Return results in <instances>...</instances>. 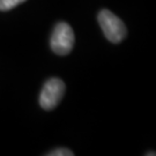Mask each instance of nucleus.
<instances>
[{
    "label": "nucleus",
    "instance_id": "nucleus-1",
    "mask_svg": "<svg viewBox=\"0 0 156 156\" xmlns=\"http://www.w3.org/2000/svg\"><path fill=\"white\" fill-rule=\"evenodd\" d=\"M98 23L106 38L112 43H120L126 37V27L124 22L108 9H103L98 14Z\"/></svg>",
    "mask_w": 156,
    "mask_h": 156
},
{
    "label": "nucleus",
    "instance_id": "nucleus-2",
    "mask_svg": "<svg viewBox=\"0 0 156 156\" xmlns=\"http://www.w3.org/2000/svg\"><path fill=\"white\" fill-rule=\"evenodd\" d=\"M74 41V33L71 26L65 22H59L51 36V49L57 55L65 56L72 51Z\"/></svg>",
    "mask_w": 156,
    "mask_h": 156
},
{
    "label": "nucleus",
    "instance_id": "nucleus-3",
    "mask_svg": "<svg viewBox=\"0 0 156 156\" xmlns=\"http://www.w3.org/2000/svg\"><path fill=\"white\" fill-rule=\"evenodd\" d=\"M65 93V83L60 79L52 78L45 82L39 95V104L44 110L55 109Z\"/></svg>",
    "mask_w": 156,
    "mask_h": 156
},
{
    "label": "nucleus",
    "instance_id": "nucleus-4",
    "mask_svg": "<svg viewBox=\"0 0 156 156\" xmlns=\"http://www.w3.org/2000/svg\"><path fill=\"white\" fill-rule=\"evenodd\" d=\"M24 1L26 0H0V11H9L12 8L19 6L20 4L24 2Z\"/></svg>",
    "mask_w": 156,
    "mask_h": 156
},
{
    "label": "nucleus",
    "instance_id": "nucleus-5",
    "mask_svg": "<svg viewBox=\"0 0 156 156\" xmlns=\"http://www.w3.org/2000/svg\"><path fill=\"white\" fill-rule=\"evenodd\" d=\"M46 155H49V156H73L74 154H73L69 149H67V148H59V149H55V151L48 153Z\"/></svg>",
    "mask_w": 156,
    "mask_h": 156
}]
</instances>
